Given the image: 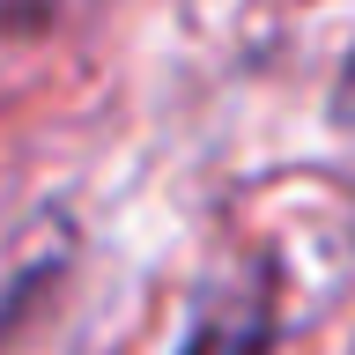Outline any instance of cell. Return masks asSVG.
<instances>
[{
    "instance_id": "obj_1",
    "label": "cell",
    "mask_w": 355,
    "mask_h": 355,
    "mask_svg": "<svg viewBox=\"0 0 355 355\" xmlns=\"http://www.w3.org/2000/svg\"><path fill=\"white\" fill-rule=\"evenodd\" d=\"M178 355H274V304L252 296V304H215V311H200L193 333L178 340Z\"/></svg>"
}]
</instances>
